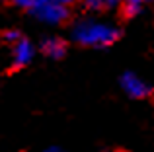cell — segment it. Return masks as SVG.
Returning a JSON list of instances; mask_svg holds the SVG:
<instances>
[{"instance_id":"obj_6","label":"cell","mask_w":154,"mask_h":152,"mask_svg":"<svg viewBox=\"0 0 154 152\" xmlns=\"http://www.w3.org/2000/svg\"><path fill=\"white\" fill-rule=\"evenodd\" d=\"M144 4H146V0H123L119 10L125 18H135V16H139L143 12Z\"/></svg>"},{"instance_id":"obj_9","label":"cell","mask_w":154,"mask_h":152,"mask_svg":"<svg viewBox=\"0 0 154 152\" xmlns=\"http://www.w3.org/2000/svg\"><path fill=\"white\" fill-rule=\"evenodd\" d=\"M10 2L14 4L16 8H22V10H27V12H29L31 8L37 4V0H10Z\"/></svg>"},{"instance_id":"obj_10","label":"cell","mask_w":154,"mask_h":152,"mask_svg":"<svg viewBox=\"0 0 154 152\" xmlns=\"http://www.w3.org/2000/svg\"><path fill=\"white\" fill-rule=\"evenodd\" d=\"M121 2H123V0H103V10H115V8H121Z\"/></svg>"},{"instance_id":"obj_4","label":"cell","mask_w":154,"mask_h":152,"mask_svg":"<svg viewBox=\"0 0 154 152\" xmlns=\"http://www.w3.org/2000/svg\"><path fill=\"white\" fill-rule=\"evenodd\" d=\"M10 49H12L10 57H12V68L14 70H20V68H23V66L31 65L35 55H37L35 43H31L27 37H22L18 43H14Z\"/></svg>"},{"instance_id":"obj_12","label":"cell","mask_w":154,"mask_h":152,"mask_svg":"<svg viewBox=\"0 0 154 152\" xmlns=\"http://www.w3.org/2000/svg\"><path fill=\"white\" fill-rule=\"evenodd\" d=\"M39 152H63V150H60L59 146H45V148L39 150Z\"/></svg>"},{"instance_id":"obj_3","label":"cell","mask_w":154,"mask_h":152,"mask_svg":"<svg viewBox=\"0 0 154 152\" xmlns=\"http://www.w3.org/2000/svg\"><path fill=\"white\" fill-rule=\"evenodd\" d=\"M119 86L133 99H146L154 94V88L144 78H140L137 72H131V70H127V72L119 76Z\"/></svg>"},{"instance_id":"obj_1","label":"cell","mask_w":154,"mask_h":152,"mask_svg":"<svg viewBox=\"0 0 154 152\" xmlns=\"http://www.w3.org/2000/svg\"><path fill=\"white\" fill-rule=\"evenodd\" d=\"M121 37V29L113 23L96 18H78L70 26V39L80 47L107 49L115 45Z\"/></svg>"},{"instance_id":"obj_8","label":"cell","mask_w":154,"mask_h":152,"mask_svg":"<svg viewBox=\"0 0 154 152\" xmlns=\"http://www.w3.org/2000/svg\"><path fill=\"white\" fill-rule=\"evenodd\" d=\"M76 2H80L86 10H90V12L103 10V0H76Z\"/></svg>"},{"instance_id":"obj_5","label":"cell","mask_w":154,"mask_h":152,"mask_svg":"<svg viewBox=\"0 0 154 152\" xmlns=\"http://www.w3.org/2000/svg\"><path fill=\"white\" fill-rule=\"evenodd\" d=\"M37 51H39V53H43L47 59L60 61V59H64V57H66V53H68V41H64L63 37H55V35H51V37L41 39Z\"/></svg>"},{"instance_id":"obj_11","label":"cell","mask_w":154,"mask_h":152,"mask_svg":"<svg viewBox=\"0 0 154 152\" xmlns=\"http://www.w3.org/2000/svg\"><path fill=\"white\" fill-rule=\"evenodd\" d=\"M49 2H55V4H60V6H66V8H70L72 4L76 2V0H49Z\"/></svg>"},{"instance_id":"obj_7","label":"cell","mask_w":154,"mask_h":152,"mask_svg":"<svg viewBox=\"0 0 154 152\" xmlns=\"http://www.w3.org/2000/svg\"><path fill=\"white\" fill-rule=\"evenodd\" d=\"M22 37H23L22 31H18V29H6V31H2V41L8 43L10 47L14 45V43H18Z\"/></svg>"},{"instance_id":"obj_2","label":"cell","mask_w":154,"mask_h":152,"mask_svg":"<svg viewBox=\"0 0 154 152\" xmlns=\"http://www.w3.org/2000/svg\"><path fill=\"white\" fill-rule=\"evenodd\" d=\"M29 14L37 22L47 23V26H63V23L70 22V18H72L70 8L49 2V0H37V4L29 10Z\"/></svg>"}]
</instances>
